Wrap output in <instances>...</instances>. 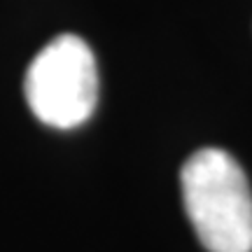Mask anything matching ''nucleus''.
Instances as JSON below:
<instances>
[{
  "label": "nucleus",
  "instance_id": "obj_2",
  "mask_svg": "<svg viewBox=\"0 0 252 252\" xmlns=\"http://www.w3.org/2000/svg\"><path fill=\"white\" fill-rule=\"evenodd\" d=\"M24 94L42 124L54 128L84 124L98 103V68L91 47L70 33L47 42L28 65Z\"/></svg>",
  "mask_w": 252,
  "mask_h": 252
},
{
  "label": "nucleus",
  "instance_id": "obj_1",
  "mask_svg": "<svg viewBox=\"0 0 252 252\" xmlns=\"http://www.w3.org/2000/svg\"><path fill=\"white\" fill-rule=\"evenodd\" d=\"M185 210L210 252H252V189L231 154L206 147L180 175Z\"/></svg>",
  "mask_w": 252,
  "mask_h": 252
}]
</instances>
